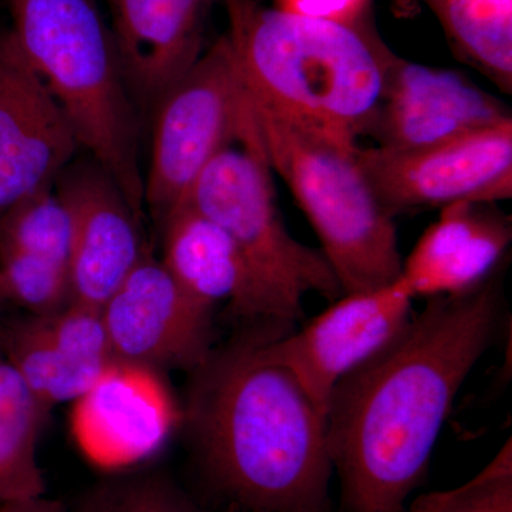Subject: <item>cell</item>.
I'll list each match as a JSON object with an SVG mask.
<instances>
[{
  "mask_svg": "<svg viewBox=\"0 0 512 512\" xmlns=\"http://www.w3.org/2000/svg\"><path fill=\"white\" fill-rule=\"evenodd\" d=\"M501 316L493 276L471 291L429 298L392 342L336 384L326 431L342 512L404 510Z\"/></svg>",
  "mask_w": 512,
  "mask_h": 512,
  "instance_id": "cell-1",
  "label": "cell"
},
{
  "mask_svg": "<svg viewBox=\"0 0 512 512\" xmlns=\"http://www.w3.org/2000/svg\"><path fill=\"white\" fill-rule=\"evenodd\" d=\"M271 326L212 349L192 370L185 420L205 473L232 503L248 512H326V416L262 353Z\"/></svg>",
  "mask_w": 512,
  "mask_h": 512,
  "instance_id": "cell-2",
  "label": "cell"
},
{
  "mask_svg": "<svg viewBox=\"0 0 512 512\" xmlns=\"http://www.w3.org/2000/svg\"><path fill=\"white\" fill-rule=\"evenodd\" d=\"M249 100L356 141L382 100L389 49L370 28L222 0Z\"/></svg>",
  "mask_w": 512,
  "mask_h": 512,
  "instance_id": "cell-3",
  "label": "cell"
},
{
  "mask_svg": "<svg viewBox=\"0 0 512 512\" xmlns=\"http://www.w3.org/2000/svg\"><path fill=\"white\" fill-rule=\"evenodd\" d=\"M13 39L42 77L77 143L114 178L138 217L144 177L133 97L99 0H8Z\"/></svg>",
  "mask_w": 512,
  "mask_h": 512,
  "instance_id": "cell-4",
  "label": "cell"
},
{
  "mask_svg": "<svg viewBox=\"0 0 512 512\" xmlns=\"http://www.w3.org/2000/svg\"><path fill=\"white\" fill-rule=\"evenodd\" d=\"M249 99V97H248ZM262 154L305 212L343 295L392 284L403 256L352 138L252 103Z\"/></svg>",
  "mask_w": 512,
  "mask_h": 512,
  "instance_id": "cell-5",
  "label": "cell"
},
{
  "mask_svg": "<svg viewBox=\"0 0 512 512\" xmlns=\"http://www.w3.org/2000/svg\"><path fill=\"white\" fill-rule=\"evenodd\" d=\"M241 144L218 154L180 202L228 232L251 271L266 319L293 325L303 316L308 293L336 301L342 288L322 252L286 228L256 134Z\"/></svg>",
  "mask_w": 512,
  "mask_h": 512,
  "instance_id": "cell-6",
  "label": "cell"
},
{
  "mask_svg": "<svg viewBox=\"0 0 512 512\" xmlns=\"http://www.w3.org/2000/svg\"><path fill=\"white\" fill-rule=\"evenodd\" d=\"M254 128L237 57L227 35L202 53L154 110L144 204L163 221L218 154Z\"/></svg>",
  "mask_w": 512,
  "mask_h": 512,
  "instance_id": "cell-7",
  "label": "cell"
},
{
  "mask_svg": "<svg viewBox=\"0 0 512 512\" xmlns=\"http://www.w3.org/2000/svg\"><path fill=\"white\" fill-rule=\"evenodd\" d=\"M380 204L392 217L512 195V120L419 150L357 147Z\"/></svg>",
  "mask_w": 512,
  "mask_h": 512,
  "instance_id": "cell-8",
  "label": "cell"
},
{
  "mask_svg": "<svg viewBox=\"0 0 512 512\" xmlns=\"http://www.w3.org/2000/svg\"><path fill=\"white\" fill-rule=\"evenodd\" d=\"M414 299L400 276L380 288L346 293L298 332L289 323H274L262 353L291 372L326 416L336 384L402 332Z\"/></svg>",
  "mask_w": 512,
  "mask_h": 512,
  "instance_id": "cell-9",
  "label": "cell"
},
{
  "mask_svg": "<svg viewBox=\"0 0 512 512\" xmlns=\"http://www.w3.org/2000/svg\"><path fill=\"white\" fill-rule=\"evenodd\" d=\"M212 311L147 252L104 303L101 316L120 362L192 372L214 349Z\"/></svg>",
  "mask_w": 512,
  "mask_h": 512,
  "instance_id": "cell-10",
  "label": "cell"
},
{
  "mask_svg": "<svg viewBox=\"0 0 512 512\" xmlns=\"http://www.w3.org/2000/svg\"><path fill=\"white\" fill-rule=\"evenodd\" d=\"M79 143L12 33L0 39V215L55 185Z\"/></svg>",
  "mask_w": 512,
  "mask_h": 512,
  "instance_id": "cell-11",
  "label": "cell"
},
{
  "mask_svg": "<svg viewBox=\"0 0 512 512\" xmlns=\"http://www.w3.org/2000/svg\"><path fill=\"white\" fill-rule=\"evenodd\" d=\"M55 191L73 224L70 302L101 311L147 254L138 229L140 217L93 157L67 165L57 177Z\"/></svg>",
  "mask_w": 512,
  "mask_h": 512,
  "instance_id": "cell-12",
  "label": "cell"
},
{
  "mask_svg": "<svg viewBox=\"0 0 512 512\" xmlns=\"http://www.w3.org/2000/svg\"><path fill=\"white\" fill-rule=\"evenodd\" d=\"M512 120L507 104L463 74L390 53L382 100L370 127L377 146L409 151Z\"/></svg>",
  "mask_w": 512,
  "mask_h": 512,
  "instance_id": "cell-13",
  "label": "cell"
},
{
  "mask_svg": "<svg viewBox=\"0 0 512 512\" xmlns=\"http://www.w3.org/2000/svg\"><path fill=\"white\" fill-rule=\"evenodd\" d=\"M73 431L97 466H131L156 453L178 421L157 370L117 360L77 400Z\"/></svg>",
  "mask_w": 512,
  "mask_h": 512,
  "instance_id": "cell-14",
  "label": "cell"
},
{
  "mask_svg": "<svg viewBox=\"0 0 512 512\" xmlns=\"http://www.w3.org/2000/svg\"><path fill=\"white\" fill-rule=\"evenodd\" d=\"M214 0H107L111 35L131 97L156 110L202 55Z\"/></svg>",
  "mask_w": 512,
  "mask_h": 512,
  "instance_id": "cell-15",
  "label": "cell"
},
{
  "mask_svg": "<svg viewBox=\"0 0 512 512\" xmlns=\"http://www.w3.org/2000/svg\"><path fill=\"white\" fill-rule=\"evenodd\" d=\"M493 204L460 202L441 208L439 220L403 258L404 284L414 298L457 295L483 284L510 247V218Z\"/></svg>",
  "mask_w": 512,
  "mask_h": 512,
  "instance_id": "cell-16",
  "label": "cell"
},
{
  "mask_svg": "<svg viewBox=\"0 0 512 512\" xmlns=\"http://www.w3.org/2000/svg\"><path fill=\"white\" fill-rule=\"evenodd\" d=\"M165 266L178 285L202 305L227 302L234 318L266 319L244 256L228 232L187 202L165 215Z\"/></svg>",
  "mask_w": 512,
  "mask_h": 512,
  "instance_id": "cell-17",
  "label": "cell"
},
{
  "mask_svg": "<svg viewBox=\"0 0 512 512\" xmlns=\"http://www.w3.org/2000/svg\"><path fill=\"white\" fill-rule=\"evenodd\" d=\"M47 413L0 350V504L46 495L37 441Z\"/></svg>",
  "mask_w": 512,
  "mask_h": 512,
  "instance_id": "cell-18",
  "label": "cell"
},
{
  "mask_svg": "<svg viewBox=\"0 0 512 512\" xmlns=\"http://www.w3.org/2000/svg\"><path fill=\"white\" fill-rule=\"evenodd\" d=\"M0 350L47 412L57 404L77 402L109 369L67 355L39 315L9 323L0 335Z\"/></svg>",
  "mask_w": 512,
  "mask_h": 512,
  "instance_id": "cell-19",
  "label": "cell"
},
{
  "mask_svg": "<svg viewBox=\"0 0 512 512\" xmlns=\"http://www.w3.org/2000/svg\"><path fill=\"white\" fill-rule=\"evenodd\" d=\"M458 55L512 89V0H423Z\"/></svg>",
  "mask_w": 512,
  "mask_h": 512,
  "instance_id": "cell-20",
  "label": "cell"
},
{
  "mask_svg": "<svg viewBox=\"0 0 512 512\" xmlns=\"http://www.w3.org/2000/svg\"><path fill=\"white\" fill-rule=\"evenodd\" d=\"M73 224L55 185L23 198L0 215V248H13L69 269Z\"/></svg>",
  "mask_w": 512,
  "mask_h": 512,
  "instance_id": "cell-21",
  "label": "cell"
},
{
  "mask_svg": "<svg viewBox=\"0 0 512 512\" xmlns=\"http://www.w3.org/2000/svg\"><path fill=\"white\" fill-rule=\"evenodd\" d=\"M0 295L29 315H49L72 301L69 269L13 248H0Z\"/></svg>",
  "mask_w": 512,
  "mask_h": 512,
  "instance_id": "cell-22",
  "label": "cell"
},
{
  "mask_svg": "<svg viewBox=\"0 0 512 512\" xmlns=\"http://www.w3.org/2000/svg\"><path fill=\"white\" fill-rule=\"evenodd\" d=\"M402 512H512V443L467 483L420 494Z\"/></svg>",
  "mask_w": 512,
  "mask_h": 512,
  "instance_id": "cell-23",
  "label": "cell"
},
{
  "mask_svg": "<svg viewBox=\"0 0 512 512\" xmlns=\"http://www.w3.org/2000/svg\"><path fill=\"white\" fill-rule=\"evenodd\" d=\"M77 512H201L173 484L157 477H128L93 491Z\"/></svg>",
  "mask_w": 512,
  "mask_h": 512,
  "instance_id": "cell-24",
  "label": "cell"
},
{
  "mask_svg": "<svg viewBox=\"0 0 512 512\" xmlns=\"http://www.w3.org/2000/svg\"><path fill=\"white\" fill-rule=\"evenodd\" d=\"M278 8L306 18L357 25L366 18L369 0H279Z\"/></svg>",
  "mask_w": 512,
  "mask_h": 512,
  "instance_id": "cell-25",
  "label": "cell"
},
{
  "mask_svg": "<svg viewBox=\"0 0 512 512\" xmlns=\"http://www.w3.org/2000/svg\"><path fill=\"white\" fill-rule=\"evenodd\" d=\"M0 512H66L63 504L53 498H30V500L12 501V503L0 504Z\"/></svg>",
  "mask_w": 512,
  "mask_h": 512,
  "instance_id": "cell-26",
  "label": "cell"
},
{
  "mask_svg": "<svg viewBox=\"0 0 512 512\" xmlns=\"http://www.w3.org/2000/svg\"><path fill=\"white\" fill-rule=\"evenodd\" d=\"M5 299L2 298V295H0V312H2L3 306H5Z\"/></svg>",
  "mask_w": 512,
  "mask_h": 512,
  "instance_id": "cell-27",
  "label": "cell"
}]
</instances>
